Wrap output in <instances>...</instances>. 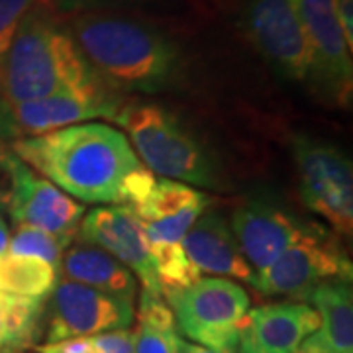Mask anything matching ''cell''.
<instances>
[{"label": "cell", "instance_id": "cell-1", "mask_svg": "<svg viewBox=\"0 0 353 353\" xmlns=\"http://www.w3.org/2000/svg\"><path fill=\"white\" fill-rule=\"evenodd\" d=\"M14 155L75 201L138 204L157 176L126 134L108 124H75L14 141Z\"/></svg>", "mask_w": 353, "mask_h": 353}, {"label": "cell", "instance_id": "cell-2", "mask_svg": "<svg viewBox=\"0 0 353 353\" xmlns=\"http://www.w3.org/2000/svg\"><path fill=\"white\" fill-rule=\"evenodd\" d=\"M71 34L92 69L116 90L159 92L185 77V55L176 41L138 20L83 12L71 20Z\"/></svg>", "mask_w": 353, "mask_h": 353}, {"label": "cell", "instance_id": "cell-3", "mask_svg": "<svg viewBox=\"0 0 353 353\" xmlns=\"http://www.w3.org/2000/svg\"><path fill=\"white\" fill-rule=\"evenodd\" d=\"M99 81L71 30L57 20L48 0H38L22 18L0 65V88L8 106Z\"/></svg>", "mask_w": 353, "mask_h": 353}, {"label": "cell", "instance_id": "cell-4", "mask_svg": "<svg viewBox=\"0 0 353 353\" xmlns=\"http://www.w3.org/2000/svg\"><path fill=\"white\" fill-rule=\"evenodd\" d=\"M126 130L134 152L153 175L218 189V167L214 157L206 152L175 114L157 104L132 102L124 104L114 118Z\"/></svg>", "mask_w": 353, "mask_h": 353}, {"label": "cell", "instance_id": "cell-5", "mask_svg": "<svg viewBox=\"0 0 353 353\" xmlns=\"http://www.w3.org/2000/svg\"><path fill=\"white\" fill-rule=\"evenodd\" d=\"M176 332L216 352L238 353L240 324L250 312V294L224 277H201L187 289L163 296Z\"/></svg>", "mask_w": 353, "mask_h": 353}, {"label": "cell", "instance_id": "cell-6", "mask_svg": "<svg viewBox=\"0 0 353 353\" xmlns=\"http://www.w3.org/2000/svg\"><path fill=\"white\" fill-rule=\"evenodd\" d=\"M0 204L8 208L18 226L46 230L65 240H75L85 204L55 187L12 153L0 155Z\"/></svg>", "mask_w": 353, "mask_h": 353}, {"label": "cell", "instance_id": "cell-7", "mask_svg": "<svg viewBox=\"0 0 353 353\" xmlns=\"http://www.w3.org/2000/svg\"><path fill=\"white\" fill-rule=\"evenodd\" d=\"M243 28L253 48L279 75L296 83L314 79V51L299 0H250Z\"/></svg>", "mask_w": 353, "mask_h": 353}, {"label": "cell", "instance_id": "cell-8", "mask_svg": "<svg viewBox=\"0 0 353 353\" xmlns=\"http://www.w3.org/2000/svg\"><path fill=\"white\" fill-rule=\"evenodd\" d=\"M292 157L304 204L330 222L341 236H352V161L334 145L304 136L292 138Z\"/></svg>", "mask_w": 353, "mask_h": 353}, {"label": "cell", "instance_id": "cell-9", "mask_svg": "<svg viewBox=\"0 0 353 353\" xmlns=\"http://www.w3.org/2000/svg\"><path fill=\"white\" fill-rule=\"evenodd\" d=\"M328 281H352V263L322 230L308 228L275 263L255 273L252 285L269 296L310 301Z\"/></svg>", "mask_w": 353, "mask_h": 353}, {"label": "cell", "instance_id": "cell-10", "mask_svg": "<svg viewBox=\"0 0 353 353\" xmlns=\"http://www.w3.org/2000/svg\"><path fill=\"white\" fill-rule=\"evenodd\" d=\"M134 318V301L61 281L48 296L46 343L128 330Z\"/></svg>", "mask_w": 353, "mask_h": 353}, {"label": "cell", "instance_id": "cell-11", "mask_svg": "<svg viewBox=\"0 0 353 353\" xmlns=\"http://www.w3.org/2000/svg\"><path fill=\"white\" fill-rule=\"evenodd\" d=\"M124 106L118 90L99 81L87 87L65 88L51 97L10 106L14 126L26 136H39L53 130L94 120H114Z\"/></svg>", "mask_w": 353, "mask_h": 353}, {"label": "cell", "instance_id": "cell-12", "mask_svg": "<svg viewBox=\"0 0 353 353\" xmlns=\"http://www.w3.org/2000/svg\"><path fill=\"white\" fill-rule=\"evenodd\" d=\"M79 240L110 253L141 281V289L161 292L152 245L143 224L126 204L99 206L85 212L77 232Z\"/></svg>", "mask_w": 353, "mask_h": 353}, {"label": "cell", "instance_id": "cell-13", "mask_svg": "<svg viewBox=\"0 0 353 353\" xmlns=\"http://www.w3.org/2000/svg\"><path fill=\"white\" fill-rule=\"evenodd\" d=\"M299 4L314 51V81L332 99L347 104L353 85L352 48L343 36L336 0H299Z\"/></svg>", "mask_w": 353, "mask_h": 353}, {"label": "cell", "instance_id": "cell-14", "mask_svg": "<svg viewBox=\"0 0 353 353\" xmlns=\"http://www.w3.org/2000/svg\"><path fill=\"white\" fill-rule=\"evenodd\" d=\"M310 226L269 202H248L232 216V232L253 273L277 261Z\"/></svg>", "mask_w": 353, "mask_h": 353}, {"label": "cell", "instance_id": "cell-15", "mask_svg": "<svg viewBox=\"0 0 353 353\" xmlns=\"http://www.w3.org/2000/svg\"><path fill=\"white\" fill-rule=\"evenodd\" d=\"M318 328L320 316L310 304H263L241 320L238 353H294Z\"/></svg>", "mask_w": 353, "mask_h": 353}, {"label": "cell", "instance_id": "cell-16", "mask_svg": "<svg viewBox=\"0 0 353 353\" xmlns=\"http://www.w3.org/2000/svg\"><path fill=\"white\" fill-rule=\"evenodd\" d=\"M181 248L201 275L232 277L250 285L255 279L253 269L241 255L232 228L218 212H202L185 234Z\"/></svg>", "mask_w": 353, "mask_h": 353}, {"label": "cell", "instance_id": "cell-17", "mask_svg": "<svg viewBox=\"0 0 353 353\" xmlns=\"http://www.w3.org/2000/svg\"><path fill=\"white\" fill-rule=\"evenodd\" d=\"M59 271L67 281L85 285L90 289L108 292L126 301H134L138 292V279L110 253L92 243H75L65 250Z\"/></svg>", "mask_w": 353, "mask_h": 353}, {"label": "cell", "instance_id": "cell-18", "mask_svg": "<svg viewBox=\"0 0 353 353\" xmlns=\"http://www.w3.org/2000/svg\"><path fill=\"white\" fill-rule=\"evenodd\" d=\"M320 316V328L312 332L332 353H353L352 281H328L310 294Z\"/></svg>", "mask_w": 353, "mask_h": 353}, {"label": "cell", "instance_id": "cell-19", "mask_svg": "<svg viewBox=\"0 0 353 353\" xmlns=\"http://www.w3.org/2000/svg\"><path fill=\"white\" fill-rule=\"evenodd\" d=\"M46 301L0 292V353H22L36 343Z\"/></svg>", "mask_w": 353, "mask_h": 353}, {"label": "cell", "instance_id": "cell-20", "mask_svg": "<svg viewBox=\"0 0 353 353\" xmlns=\"http://www.w3.org/2000/svg\"><path fill=\"white\" fill-rule=\"evenodd\" d=\"M59 283V269L36 257L0 255V292L48 301Z\"/></svg>", "mask_w": 353, "mask_h": 353}, {"label": "cell", "instance_id": "cell-21", "mask_svg": "<svg viewBox=\"0 0 353 353\" xmlns=\"http://www.w3.org/2000/svg\"><path fill=\"white\" fill-rule=\"evenodd\" d=\"M210 199L192 189L187 183L173 179H155L150 192L134 206H130L141 222L161 220L167 216H175L190 206H208Z\"/></svg>", "mask_w": 353, "mask_h": 353}, {"label": "cell", "instance_id": "cell-22", "mask_svg": "<svg viewBox=\"0 0 353 353\" xmlns=\"http://www.w3.org/2000/svg\"><path fill=\"white\" fill-rule=\"evenodd\" d=\"M150 245H152L155 271L163 296L187 289L189 285L201 279V273L190 263L181 243H150Z\"/></svg>", "mask_w": 353, "mask_h": 353}, {"label": "cell", "instance_id": "cell-23", "mask_svg": "<svg viewBox=\"0 0 353 353\" xmlns=\"http://www.w3.org/2000/svg\"><path fill=\"white\" fill-rule=\"evenodd\" d=\"M73 240H65L59 236H53L46 230L34 226H18L16 234L10 238L8 253L24 255V257H36L46 263L53 265L59 269L61 257L65 250L71 245Z\"/></svg>", "mask_w": 353, "mask_h": 353}, {"label": "cell", "instance_id": "cell-24", "mask_svg": "<svg viewBox=\"0 0 353 353\" xmlns=\"http://www.w3.org/2000/svg\"><path fill=\"white\" fill-rule=\"evenodd\" d=\"M204 208L206 206H190L175 216L141 222L150 243H181L185 234L196 222V218L204 212Z\"/></svg>", "mask_w": 353, "mask_h": 353}, {"label": "cell", "instance_id": "cell-25", "mask_svg": "<svg viewBox=\"0 0 353 353\" xmlns=\"http://www.w3.org/2000/svg\"><path fill=\"white\" fill-rule=\"evenodd\" d=\"M138 320L141 324H148L152 328L176 332L173 310L169 308V304H167L161 292H152V290L141 289V292H139Z\"/></svg>", "mask_w": 353, "mask_h": 353}, {"label": "cell", "instance_id": "cell-26", "mask_svg": "<svg viewBox=\"0 0 353 353\" xmlns=\"http://www.w3.org/2000/svg\"><path fill=\"white\" fill-rule=\"evenodd\" d=\"M36 2L38 0H0V65L22 18Z\"/></svg>", "mask_w": 353, "mask_h": 353}, {"label": "cell", "instance_id": "cell-27", "mask_svg": "<svg viewBox=\"0 0 353 353\" xmlns=\"http://www.w3.org/2000/svg\"><path fill=\"white\" fill-rule=\"evenodd\" d=\"M179 332L138 324L134 332V353H176Z\"/></svg>", "mask_w": 353, "mask_h": 353}, {"label": "cell", "instance_id": "cell-28", "mask_svg": "<svg viewBox=\"0 0 353 353\" xmlns=\"http://www.w3.org/2000/svg\"><path fill=\"white\" fill-rule=\"evenodd\" d=\"M99 347V353H134V332L130 330H116L92 336Z\"/></svg>", "mask_w": 353, "mask_h": 353}, {"label": "cell", "instance_id": "cell-29", "mask_svg": "<svg viewBox=\"0 0 353 353\" xmlns=\"http://www.w3.org/2000/svg\"><path fill=\"white\" fill-rule=\"evenodd\" d=\"M38 353H99V347L92 340V336L87 338H71V340L55 341V343H43L36 345Z\"/></svg>", "mask_w": 353, "mask_h": 353}, {"label": "cell", "instance_id": "cell-30", "mask_svg": "<svg viewBox=\"0 0 353 353\" xmlns=\"http://www.w3.org/2000/svg\"><path fill=\"white\" fill-rule=\"evenodd\" d=\"M51 4V8L55 12L61 14H83L90 12L92 8H99L104 4H110V2H118V0H48Z\"/></svg>", "mask_w": 353, "mask_h": 353}, {"label": "cell", "instance_id": "cell-31", "mask_svg": "<svg viewBox=\"0 0 353 353\" xmlns=\"http://www.w3.org/2000/svg\"><path fill=\"white\" fill-rule=\"evenodd\" d=\"M336 6L345 41L353 51V0H336Z\"/></svg>", "mask_w": 353, "mask_h": 353}, {"label": "cell", "instance_id": "cell-32", "mask_svg": "<svg viewBox=\"0 0 353 353\" xmlns=\"http://www.w3.org/2000/svg\"><path fill=\"white\" fill-rule=\"evenodd\" d=\"M176 353H224L210 350V347H204V345H196V343H190V341L183 340L181 336L176 338Z\"/></svg>", "mask_w": 353, "mask_h": 353}, {"label": "cell", "instance_id": "cell-33", "mask_svg": "<svg viewBox=\"0 0 353 353\" xmlns=\"http://www.w3.org/2000/svg\"><path fill=\"white\" fill-rule=\"evenodd\" d=\"M8 243H10V230L6 226V222L0 218V255L8 252Z\"/></svg>", "mask_w": 353, "mask_h": 353}, {"label": "cell", "instance_id": "cell-34", "mask_svg": "<svg viewBox=\"0 0 353 353\" xmlns=\"http://www.w3.org/2000/svg\"><path fill=\"white\" fill-rule=\"evenodd\" d=\"M4 153V150H2V124H0V155Z\"/></svg>", "mask_w": 353, "mask_h": 353}]
</instances>
